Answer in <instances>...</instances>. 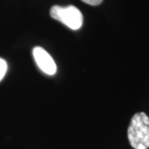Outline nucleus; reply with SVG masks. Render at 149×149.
<instances>
[{
	"mask_svg": "<svg viewBox=\"0 0 149 149\" xmlns=\"http://www.w3.org/2000/svg\"><path fill=\"white\" fill-rule=\"evenodd\" d=\"M7 69H8L7 62L3 59L0 58V81L4 77L6 72H7Z\"/></svg>",
	"mask_w": 149,
	"mask_h": 149,
	"instance_id": "nucleus-4",
	"label": "nucleus"
},
{
	"mask_svg": "<svg viewBox=\"0 0 149 149\" xmlns=\"http://www.w3.org/2000/svg\"><path fill=\"white\" fill-rule=\"evenodd\" d=\"M51 17L57 21L61 22L66 27L72 30H78L83 24V15L74 6H53L50 10Z\"/></svg>",
	"mask_w": 149,
	"mask_h": 149,
	"instance_id": "nucleus-2",
	"label": "nucleus"
},
{
	"mask_svg": "<svg viewBox=\"0 0 149 149\" xmlns=\"http://www.w3.org/2000/svg\"><path fill=\"white\" fill-rule=\"evenodd\" d=\"M81 1H83L84 3H87V4H90V5L92 6L99 5L103 2V0H81Z\"/></svg>",
	"mask_w": 149,
	"mask_h": 149,
	"instance_id": "nucleus-5",
	"label": "nucleus"
},
{
	"mask_svg": "<svg viewBox=\"0 0 149 149\" xmlns=\"http://www.w3.org/2000/svg\"><path fill=\"white\" fill-rule=\"evenodd\" d=\"M32 54L39 68L46 74L52 75L56 72V65L54 60L43 48L37 47L33 49Z\"/></svg>",
	"mask_w": 149,
	"mask_h": 149,
	"instance_id": "nucleus-3",
	"label": "nucleus"
},
{
	"mask_svg": "<svg viewBox=\"0 0 149 149\" xmlns=\"http://www.w3.org/2000/svg\"><path fill=\"white\" fill-rule=\"evenodd\" d=\"M128 139L134 149L149 148V118L143 113H135L128 128Z\"/></svg>",
	"mask_w": 149,
	"mask_h": 149,
	"instance_id": "nucleus-1",
	"label": "nucleus"
}]
</instances>
